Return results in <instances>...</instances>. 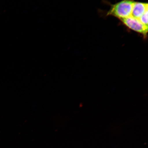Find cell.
<instances>
[{"instance_id": "1", "label": "cell", "mask_w": 148, "mask_h": 148, "mask_svg": "<svg viewBox=\"0 0 148 148\" xmlns=\"http://www.w3.org/2000/svg\"><path fill=\"white\" fill-rule=\"evenodd\" d=\"M134 2L133 0H122L111 5L107 16H114L120 20L130 17Z\"/></svg>"}, {"instance_id": "2", "label": "cell", "mask_w": 148, "mask_h": 148, "mask_svg": "<svg viewBox=\"0 0 148 148\" xmlns=\"http://www.w3.org/2000/svg\"><path fill=\"white\" fill-rule=\"evenodd\" d=\"M124 25L128 28L136 32L147 36L148 26L142 24L138 18L130 16L128 18L120 20Z\"/></svg>"}, {"instance_id": "3", "label": "cell", "mask_w": 148, "mask_h": 148, "mask_svg": "<svg viewBox=\"0 0 148 148\" xmlns=\"http://www.w3.org/2000/svg\"><path fill=\"white\" fill-rule=\"evenodd\" d=\"M148 8L147 3L134 1L131 16L138 19L148 11Z\"/></svg>"}, {"instance_id": "4", "label": "cell", "mask_w": 148, "mask_h": 148, "mask_svg": "<svg viewBox=\"0 0 148 148\" xmlns=\"http://www.w3.org/2000/svg\"><path fill=\"white\" fill-rule=\"evenodd\" d=\"M148 12L147 11L143 15L138 18L139 21L143 25L148 26Z\"/></svg>"}]
</instances>
